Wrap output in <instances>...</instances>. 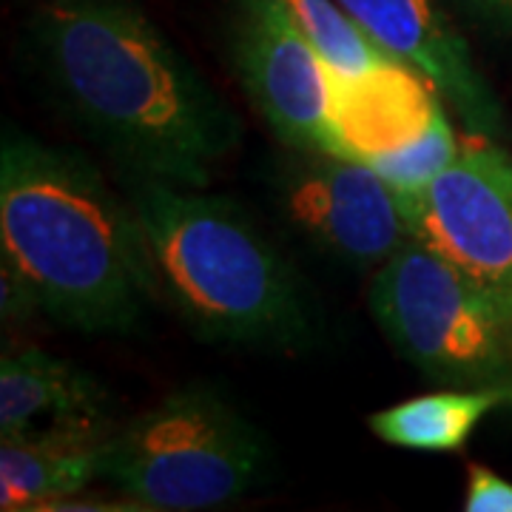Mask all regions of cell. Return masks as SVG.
Wrapping results in <instances>:
<instances>
[{"label":"cell","instance_id":"30bf717a","mask_svg":"<svg viewBox=\"0 0 512 512\" xmlns=\"http://www.w3.org/2000/svg\"><path fill=\"white\" fill-rule=\"evenodd\" d=\"M111 430L106 416L0 436V510L49 512L57 501L86 493L103 473Z\"/></svg>","mask_w":512,"mask_h":512},{"label":"cell","instance_id":"52a82bcc","mask_svg":"<svg viewBox=\"0 0 512 512\" xmlns=\"http://www.w3.org/2000/svg\"><path fill=\"white\" fill-rule=\"evenodd\" d=\"M413 237L512 311V154L467 134L450 168L419 194H402Z\"/></svg>","mask_w":512,"mask_h":512},{"label":"cell","instance_id":"3957f363","mask_svg":"<svg viewBox=\"0 0 512 512\" xmlns=\"http://www.w3.org/2000/svg\"><path fill=\"white\" fill-rule=\"evenodd\" d=\"M160 296L205 342L293 353L313 342L311 302L288 256L237 202L205 188L128 180Z\"/></svg>","mask_w":512,"mask_h":512},{"label":"cell","instance_id":"7c38bea8","mask_svg":"<svg viewBox=\"0 0 512 512\" xmlns=\"http://www.w3.org/2000/svg\"><path fill=\"white\" fill-rule=\"evenodd\" d=\"M333 83L345 157L365 163L419 137L441 103L419 74L399 63L367 80H342L333 74Z\"/></svg>","mask_w":512,"mask_h":512},{"label":"cell","instance_id":"6da1fadb","mask_svg":"<svg viewBox=\"0 0 512 512\" xmlns=\"http://www.w3.org/2000/svg\"><path fill=\"white\" fill-rule=\"evenodd\" d=\"M26 29L57 106L128 180L205 188L242 143L234 109L137 0H40Z\"/></svg>","mask_w":512,"mask_h":512},{"label":"cell","instance_id":"ac0fdd59","mask_svg":"<svg viewBox=\"0 0 512 512\" xmlns=\"http://www.w3.org/2000/svg\"><path fill=\"white\" fill-rule=\"evenodd\" d=\"M0 313L12 325H23L35 316H43L32 285L6 262H0Z\"/></svg>","mask_w":512,"mask_h":512},{"label":"cell","instance_id":"2e32d148","mask_svg":"<svg viewBox=\"0 0 512 512\" xmlns=\"http://www.w3.org/2000/svg\"><path fill=\"white\" fill-rule=\"evenodd\" d=\"M464 512H512V481L484 464L467 467Z\"/></svg>","mask_w":512,"mask_h":512},{"label":"cell","instance_id":"ba28073f","mask_svg":"<svg viewBox=\"0 0 512 512\" xmlns=\"http://www.w3.org/2000/svg\"><path fill=\"white\" fill-rule=\"evenodd\" d=\"M274 194L299 237L353 268H379L416 239L402 194L365 160L288 148Z\"/></svg>","mask_w":512,"mask_h":512},{"label":"cell","instance_id":"4fadbf2b","mask_svg":"<svg viewBox=\"0 0 512 512\" xmlns=\"http://www.w3.org/2000/svg\"><path fill=\"white\" fill-rule=\"evenodd\" d=\"M512 410V393L495 387H444L367 416L370 433L413 453H461L481 419Z\"/></svg>","mask_w":512,"mask_h":512},{"label":"cell","instance_id":"9a60e30c","mask_svg":"<svg viewBox=\"0 0 512 512\" xmlns=\"http://www.w3.org/2000/svg\"><path fill=\"white\" fill-rule=\"evenodd\" d=\"M458 151H461V140H458L453 120H450V109L441 100L433 111V120L427 123L419 137H413L402 148L379 154L367 163L373 165L399 194H419L439 177L444 168L453 165Z\"/></svg>","mask_w":512,"mask_h":512},{"label":"cell","instance_id":"8fae6325","mask_svg":"<svg viewBox=\"0 0 512 512\" xmlns=\"http://www.w3.org/2000/svg\"><path fill=\"white\" fill-rule=\"evenodd\" d=\"M109 390L86 367L23 345L0 359V436L74 419H106Z\"/></svg>","mask_w":512,"mask_h":512},{"label":"cell","instance_id":"8992f818","mask_svg":"<svg viewBox=\"0 0 512 512\" xmlns=\"http://www.w3.org/2000/svg\"><path fill=\"white\" fill-rule=\"evenodd\" d=\"M228 52L242 92L282 146L345 157L333 69L282 0H234Z\"/></svg>","mask_w":512,"mask_h":512},{"label":"cell","instance_id":"e0dca14e","mask_svg":"<svg viewBox=\"0 0 512 512\" xmlns=\"http://www.w3.org/2000/svg\"><path fill=\"white\" fill-rule=\"evenodd\" d=\"M450 12H456L476 26L481 35L493 37L512 49V0H444Z\"/></svg>","mask_w":512,"mask_h":512},{"label":"cell","instance_id":"277c9868","mask_svg":"<svg viewBox=\"0 0 512 512\" xmlns=\"http://www.w3.org/2000/svg\"><path fill=\"white\" fill-rule=\"evenodd\" d=\"M271 461L265 433L237 404L188 382L111 430L100 478L143 512H200L262 487Z\"/></svg>","mask_w":512,"mask_h":512},{"label":"cell","instance_id":"5b68a950","mask_svg":"<svg viewBox=\"0 0 512 512\" xmlns=\"http://www.w3.org/2000/svg\"><path fill=\"white\" fill-rule=\"evenodd\" d=\"M367 308L424 379L512 393V311L419 239L373 271Z\"/></svg>","mask_w":512,"mask_h":512},{"label":"cell","instance_id":"9c48e42d","mask_svg":"<svg viewBox=\"0 0 512 512\" xmlns=\"http://www.w3.org/2000/svg\"><path fill=\"white\" fill-rule=\"evenodd\" d=\"M384 55L419 74L467 134L507 140V111L444 0H336Z\"/></svg>","mask_w":512,"mask_h":512},{"label":"cell","instance_id":"5bb4252c","mask_svg":"<svg viewBox=\"0 0 512 512\" xmlns=\"http://www.w3.org/2000/svg\"><path fill=\"white\" fill-rule=\"evenodd\" d=\"M342 80H367L396 66L370 37L339 9L336 0H282ZM402 66V63H399Z\"/></svg>","mask_w":512,"mask_h":512},{"label":"cell","instance_id":"7a4b0ae2","mask_svg":"<svg viewBox=\"0 0 512 512\" xmlns=\"http://www.w3.org/2000/svg\"><path fill=\"white\" fill-rule=\"evenodd\" d=\"M0 262L80 333H134L160 296L131 200L83 154L15 126L0 140Z\"/></svg>","mask_w":512,"mask_h":512}]
</instances>
